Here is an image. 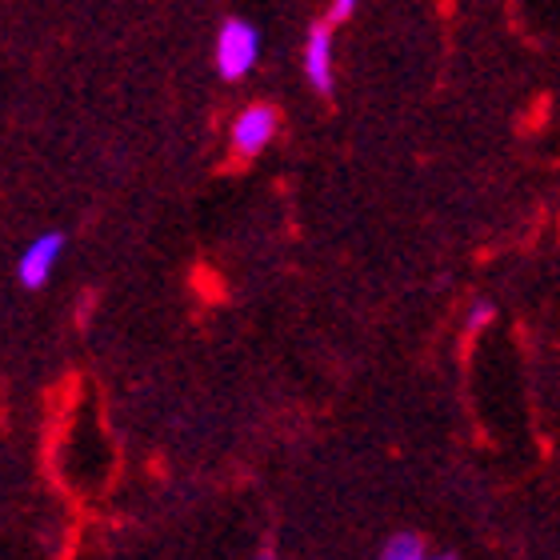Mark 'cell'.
Segmentation results:
<instances>
[{
	"mask_svg": "<svg viewBox=\"0 0 560 560\" xmlns=\"http://www.w3.org/2000/svg\"><path fill=\"white\" fill-rule=\"evenodd\" d=\"M357 4H361V0H332V12H337V16H349Z\"/></svg>",
	"mask_w": 560,
	"mask_h": 560,
	"instance_id": "52a82bcc",
	"label": "cell"
},
{
	"mask_svg": "<svg viewBox=\"0 0 560 560\" xmlns=\"http://www.w3.org/2000/svg\"><path fill=\"white\" fill-rule=\"evenodd\" d=\"M381 557L385 560H424L429 557V540L420 533H393V537L381 545Z\"/></svg>",
	"mask_w": 560,
	"mask_h": 560,
	"instance_id": "5b68a950",
	"label": "cell"
},
{
	"mask_svg": "<svg viewBox=\"0 0 560 560\" xmlns=\"http://www.w3.org/2000/svg\"><path fill=\"white\" fill-rule=\"evenodd\" d=\"M280 129V117L272 105H248L241 117L233 120V149L241 156H260V152L269 149L272 137Z\"/></svg>",
	"mask_w": 560,
	"mask_h": 560,
	"instance_id": "3957f363",
	"label": "cell"
},
{
	"mask_svg": "<svg viewBox=\"0 0 560 560\" xmlns=\"http://www.w3.org/2000/svg\"><path fill=\"white\" fill-rule=\"evenodd\" d=\"M304 77L320 96L337 93V72H332V24H313L304 40Z\"/></svg>",
	"mask_w": 560,
	"mask_h": 560,
	"instance_id": "277c9868",
	"label": "cell"
},
{
	"mask_svg": "<svg viewBox=\"0 0 560 560\" xmlns=\"http://www.w3.org/2000/svg\"><path fill=\"white\" fill-rule=\"evenodd\" d=\"M60 253H65V233H40L33 245L21 253V260H16V280L33 292L45 289L60 265Z\"/></svg>",
	"mask_w": 560,
	"mask_h": 560,
	"instance_id": "7a4b0ae2",
	"label": "cell"
},
{
	"mask_svg": "<svg viewBox=\"0 0 560 560\" xmlns=\"http://www.w3.org/2000/svg\"><path fill=\"white\" fill-rule=\"evenodd\" d=\"M492 320H497V304H489V301H477L472 308H468V320L465 325L477 332V328H489Z\"/></svg>",
	"mask_w": 560,
	"mask_h": 560,
	"instance_id": "8992f818",
	"label": "cell"
},
{
	"mask_svg": "<svg viewBox=\"0 0 560 560\" xmlns=\"http://www.w3.org/2000/svg\"><path fill=\"white\" fill-rule=\"evenodd\" d=\"M257 60H260L257 24L245 21V16L224 21L221 33H217V72H221L224 81H245L248 72L257 69Z\"/></svg>",
	"mask_w": 560,
	"mask_h": 560,
	"instance_id": "6da1fadb",
	"label": "cell"
}]
</instances>
